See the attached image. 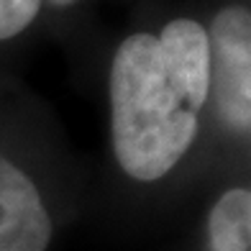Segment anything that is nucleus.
I'll return each instance as SVG.
<instances>
[{"label":"nucleus","instance_id":"1","mask_svg":"<svg viewBox=\"0 0 251 251\" xmlns=\"http://www.w3.org/2000/svg\"><path fill=\"white\" fill-rule=\"evenodd\" d=\"M113 151L139 182L164 177L198 136V108L167 70L151 33H131L110 67Z\"/></svg>","mask_w":251,"mask_h":251},{"label":"nucleus","instance_id":"2","mask_svg":"<svg viewBox=\"0 0 251 251\" xmlns=\"http://www.w3.org/2000/svg\"><path fill=\"white\" fill-rule=\"evenodd\" d=\"M210 90L221 118L236 131L251 126V16L241 5L223 8L208 31Z\"/></svg>","mask_w":251,"mask_h":251},{"label":"nucleus","instance_id":"3","mask_svg":"<svg viewBox=\"0 0 251 251\" xmlns=\"http://www.w3.org/2000/svg\"><path fill=\"white\" fill-rule=\"evenodd\" d=\"M51 241V218L36 185L0 156V251H44Z\"/></svg>","mask_w":251,"mask_h":251},{"label":"nucleus","instance_id":"4","mask_svg":"<svg viewBox=\"0 0 251 251\" xmlns=\"http://www.w3.org/2000/svg\"><path fill=\"white\" fill-rule=\"evenodd\" d=\"M164 64L198 110L210 98V44L208 31L192 18H177L156 36Z\"/></svg>","mask_w":251,"mask_h":251},{"label":"nucleus","instance_id":"5","mask_svg":"<svg viewBox=\"0 0 251 251\" xmlns=\"http://www.w3.org/2000/svg\"><path fill=\"white\" fill-rule=\"evenodd\" d=\"M213 251H251V192L233 187L213 205L208 218Z\"/></svg>","mask_w":251,"mask_h":251},{"label":"nucleus","instance_id":"6","mask_svg":"<svg viewBox=\"0 0 251 251\" xmlns=\"http://www.w3.org/2000/svg\"><path fill=\"white\" fill-rule=\"evenodd\" d=\"M41 8V0H0V41L24 31Z\"/></svg>","mask_w":251,"mask_h":251},{"label":"nucleus","instance_id":"7","mask_svg":"<svg viewBox=\"0 0 251 251\" xmlns=\"http://www.w3.org/2000/svg\"><path fill=\"white\" fill-rule=\"evenodd\" d=\"M54 5H72V3H77V0H51Z\"/></svg>","mask_w":251,"mask_h":251}]
</instances>
